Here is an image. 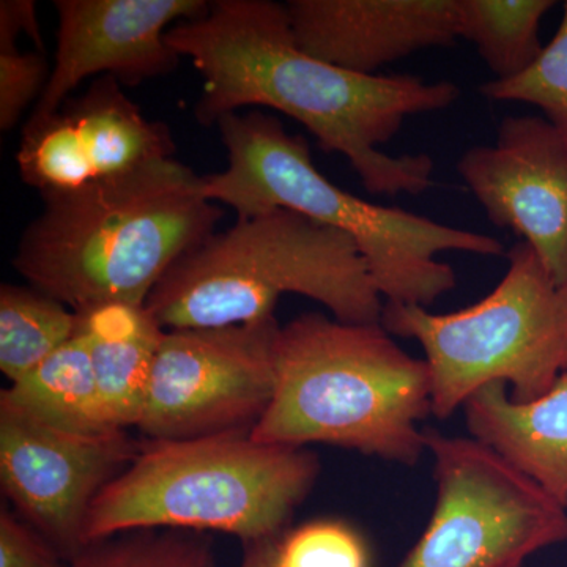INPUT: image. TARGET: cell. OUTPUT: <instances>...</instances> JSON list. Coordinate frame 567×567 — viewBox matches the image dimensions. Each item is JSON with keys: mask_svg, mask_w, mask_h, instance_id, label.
Segmentation results:
<instances>
[{"mask_svg": "<svg viewBox=\"0 0 567 567\" xmlns=\"http://www.w3.org/2000/svg\"><path fill=\"white\" fill-rule=\"evenodd\" d=\"M166 39L203 76L194 110L203 125L241 107H271L300 122L324 152L344 156L368 193L420 196L434 183L431 156L388 155L382 145L412 115L453 106L461 96L453 82L364 76L317 61L295 43L286 6L270 0H216Z\"/></svg>", "mask_w": 567, "mask_h": 567, "instance_id": "1", "label": "cell"}, {"mask_svg": "<svg viewBox=\"0 0 567 567\" xmlns=\"http://www.w3.org/2000/svg\"><path fill=\"white\" fill-rule=\"evenodd\" d=\"M13 265L33 289L71 311L145 305L182 256L215 234L224 212L204 177L177 159L76 192L43 197Z\"/></svg>", "mask_w": 567, "mask_h": 567, "instance_id": "2", "label": "cell"}, {"mask_svg": "<svg viewBox=\"0 0 567 567\" xmlns=\"http://www.w3.org/2000/svg\"><path fill=\"white\" fill-rule=\"evenodd\" d=\"M227 151L221 174L204 177V194L238 218L286 208L349 235L363 254L377 292L391 303L434 305L456 287L443 252L495 257L502 241L402 210L368 203L328 181L303 136L260 111L224 115L216 123Z\"/></svg>", "mask_w": 567, "mask_h": 567, "instance_id": "3", "label": "cell"}, {"mask_svg": "<svg viewBox=\"0 0 567 567\" xmlns=\"http://www.w3.org/2000/svg\"><path fill=\"white\" fill-rule=\"evenodd\" d=\"M432 413L427 363L410 357L382 323L298 317L279 330L275 391L254 425L260 443H324L415 465L425 451L420 423Z\"/></svg>", "mask_w": 567, "mask_h": 567, "instance_id": "4", "label": "cell"}, {"mask_svg": "<svg viewBox=\"0 0 567 567\" xmlns=\"http://www.w3.org/2000/svg\"><path fill=\"white\" fill-rule=\"evenodd\" d=\"M286 293L341 322L382 323L385 303L353 238L286 208L212 234L169 268L145 308L166 331L235 327L275 316Z\"/></svg>", "mask_w": 567, "mask_h": 567, "instance_id": "5", "label": "cell"}, {"mask_svg": "<svg viewBox=\"0 0 567 567\" xmlns=\"http://www.w3.org/2000/svg\"><path fill=\"white\" fill-rule=\"evenodd\" d=\"M319 468L311 451L260 443L249 431L148 440L92 503L84 546L155 528L276 539Z\"/></svg>", "mask_w": 567, "mask_h": 567, "instance_id": "6", "label": "cell"}, {"mask_svg": "<svg viewBox=\"0 0 567 567\" xmlns=\"http://www.w3.org/2000/svg\"><path fill=\"white\" fill-rule=\"evenodd\" d=\"M382 327L423 347L439 417L491 383H505L516 401H535L567 371V282L555 281L525 241L507 251L506 275L477 303L435 315L386 301Z\"/></svg>", "mask_w": 567, "mask_h": 567, "instance_id": "7", "label": "cell"}, {"mask_svg": "<svg viewBox=\"0 0 567 567\" xmlns=\"http://www.w3.org/2000/svg\"><path fill=\"white\" fill-rule=\"evenodd\" d=\"M435 507L401 567H522L567 540V514L472 436L425 431Z\"/></svg>", "mask_w": 567, "mask_h": 567, "instance_id": "8", "label": "cell"}, {"mask_svg": "<svg viewBox=\"0 0 567 567\" xmlns=\"http://www.w3.org/2000/svg\"><path fill=\"white\" fill-rule=\"evenodd\" d=\"M275 316L163 336L137 429L148 440L252 431L275 391Z\"/></svg>", "mask_w": 567, "mask_h": 567, "instance_id": "9", "label": "cell"}, {"mask_svg": "<svg viewBox=\"0 0 567 567\" xmlns=\"http://www.w3.org/2000/svg\"><path fill=\"white\" fill-rule=\"evenodd\" d=\"M140 447L126 431H62L0 402L3 492L29 525L70 558L85 547L92 503Z\"/></svg>", "mask_w": 567, "mask_h": 567, "instance_id": "10", "label": "cell"}, {"mask_svg": "<svg viewBox=\"0 0 567 567\" xmlns=\"http://www.w3.org/2000/svg\"><path fill=\"white\" fill-rule=\"evenodd\" d=\"M174 155L167 125L145 117L114 76H102L50 117L25 123L17 164L21 181L44 197L136 173Z\"/></svg>", "mask_w": 567, "mask_h": 567, "instance_id": "11", "label": "cell"}, {"mask_svg": "<svg viewBox=\"0 0 567 567\" xmlns=\"http://www.w3.org/2000/svg\"><path fill=\"white\" fill-rule=\"evenodd\" d=\"M457 173L491 223L524 238L567 282V141L558 130L539 115L506 117L494 144L458 158Z\"/></svg>", "mask_w": 567, "mask_h": 567, "instance_id": "12", "label": "cell"}, {"mask_svg": "<svg viewBox=\"0 0 567 567\" xmlns=\"http://www.w3.org/2000/svg\"><path fill=\"white\" fill-rule=\"evenodd\" d=\"M58 51L28 122H41L91 76L140 84L169 73L181 55L167 43L173 22L203 17L205 0H58Z\"/></svg>", "mask_w": 567, "mask_h": 567, "instance_id": "13", "label": "cell"}, {"mask_svg": "<svg viewBox=\"0 0 567 567\" xmlns=\"http://www.w3.org/2000/svg\"><path fill=\"white\" fill-rule=\"evenodd\" d=\"M286 9L301 51L364 76L458 40V0H290Z\"/></svg>", "mask_w": 567, "mask_h": 567, "instance_id": "14", "label": "cell"}, {"mask_svg": "<svg viewBox=\"0 0 567 567\" xmlns=\"http://www.w3.org/2000/svg\"><path fill=\"white\" fill-rule=\"evenodd\" d=\"M464 412L472 439L567 514V371L535 401H516L505 383H491L465 402Z\"/></svg>", "mask_w": 567, "mask_h": 567, "instance_id": "15", "label": "cell"}, {"mask_svg": "<svg viewBox=\"0 0 567 567\" xmlns=\"http://www.w3.org/2000/svg\"><path fill=\"white\" fill-rule=\"evenodd\" d=\"M76 315L91 347L104 423L112 431L137 427L166 330L145 305L107 303Z\"/></svg>", "mask_w": 567, "mask_h": 567, "instance_id": "16", "label": "cell"}, {"mask_svg": "<svg viewBox=\"0 0 567 567\" xmlns=\"http://www.w3.org/2000/svg\"><path fill=\"white\" fill-rule=\"evenodd\" d=\"M0 402L62 431L112 432L102 416L91 347L80 323L70 341L2 390Z\"/></svg>", "mask_w": 567, "mask_h": 567, "instance_id": "17", "label": "cell"}, {"mask_svg": "<svg viewBox=\"0 0 567 567\" xmlns=\"http://www.w3.org/2000/svg\"><path fill=\"white\" fill-rule=\"evenodd\" d=\"M555 0H458V39L468 41L496 81L525 73L539 58L540 22Z\"/></svg>", "mask_w": 567, "mask_h": 567, "instance_id": "18", "label": "cell"}, {"mask_svg": "<svg viewBox=\"0 0 567 567\" xmlns=\"http://www.w3.org/2000/svg\"><path fill=\"white\" fill-rule=\"evenodd\" d=\"M80 317L69 306L33 287L0 289V371L17 382L65 344Z\"/></svg>", "mask_w": 567, "mask_h": 567, "instance_id": "19", "label": "cell"}, {"mask_svg": "<svg viewBox=\"0 0 567 567\" xmlns=\"http://www.w3.org/2000/svg\"><path fill=\"white\" fill-rule=\"evenodd\" d=\"M66 567H216L204 540L178 533H125L81 548Z\"/></svg>", "mask_w": 567, "mask_h": 567, "instance_id": "20", "label": "cell"}, {"mask_svg": "<svg viewBox=\"0 0 567 567\" xmlns=\"http://www.w3.org/2000/svg\"><path fill=\"white\" fill-rule=\"evenodd\" d=\"M481 93L494 102L527 103L539 107L567 141V2L550 43L525 73L506 81L484 82Z\"/></svg>", "mask_w": 567, "mask_h": 567, "instance_id": "21", "label": "cell"}, {"mask_svg": "<svg viewBox=\"0 0 567 567\" xmlns=\"http://www.w3.org/2000/svg\"><path fill=\"white\" fill-rule=\"evenodd\" d=\"M279 567H368L361 537L339 522H312L279 543Z\"/></svg>", "mask_w": 567, "mask_h": 567, "instance_id": "22", "label": "cell"}, {"mask_svg": "<svg viewBox=\"0 0 567 567\" xmlns=\"http://www.w3.org/2000/svg\"><path fill=\"white\" fill-rule=\"evenodd\" d=\"M51 71L41 52L18 50L13 41H0V128L10 132L29 104L41 96Z\"/></svg>", "mask_w": 567, "mask_h": 567, "instance_id": "23", "label": "cell"}, {"mask_svg": "<svg viewBox=\"0 0 567 567\" xmlns=\"http://www.w3.org/2000/svg\"><path fill=\"white\" fill-rule=\"evenodd\" d=\"M0 567H66L59 551L13 514H0Z\"/></svg>", "mask_w": 567, "mask_h": 567, "instance_id": "24", "label": "cell"}, {"mask_svg": "<svg viewBox=\"0 0 567 567\" xmlns=\"http://www.w3.org/2000/svg\"><path fill=\"white\" fill-rule=\"evenodd\" d=\"M35 2L32 0H2L0 2V41L17 43L21 33L31 37L43 51Z\"/></svg>", "mask_w": 567, "mask_h": 567, "instance_id": "25", "label": "cell"}, {"mask_svg": "<svg viewBox=\"0 0 567 567\" xmlns=\"http://www.w3.org/2000/svg\"><path fill=\"white\" fill-rule=\"evenodd\" d=\"M278 551L279 540L276 539L248 544V551L240 567H279Z\"/></svg>", "mask_w": 567, "mask_h": 567, "instance_id": "26", "label": "cell"}]
</instances>
